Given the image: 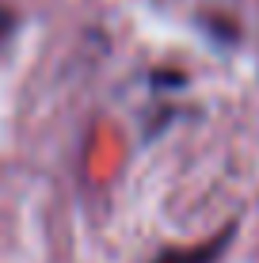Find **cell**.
<instances>
[{
    "instance_id": "7a4b0ae2",
    "label": "cell",
    "mask_w": 259,
    "mask_h": 263,
    "mask_svg": "<svg viewBox=\"0 0 259 263\" xmlns=\"http://www.w3.org/2000/svg\"><path fill=\"white\" fill-rule=\"evenodd\" d=\"M8 31H12V15H8L4 8H0V42L8 39Z\"/></svg>"
},
{
    "instance_id": "6da1fadb",
    "label": "cell",
    "mask_w": 259,
    "mask_h": 263,
    "mask_svg": "<svg viewBox=\"0 0 259 263\" xmlns=\"http://www.w3.org/2000/svg\"><path fill=\"white\" fill-rule=\"evenodd\" d=\"M229 244V233H221V237H213L210 244H198V248H180V252H164V256H156L153 263H213L225 252Z\"/></svg>"
}]
</instances>
